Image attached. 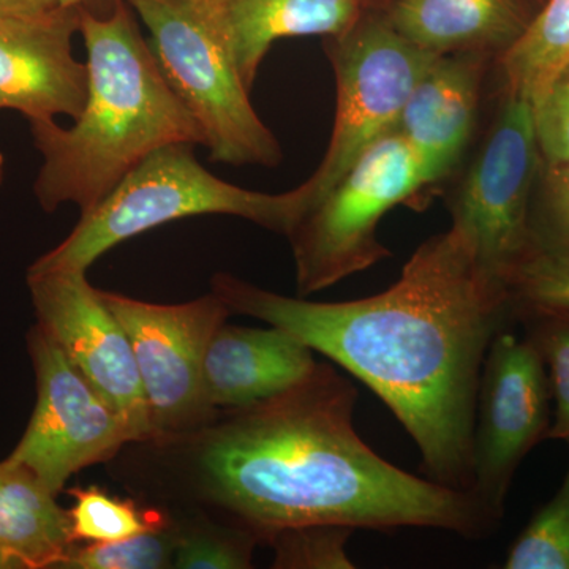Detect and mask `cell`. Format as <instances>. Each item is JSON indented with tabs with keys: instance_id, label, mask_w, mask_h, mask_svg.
<instances>
[{
	"instance_id": "obj_1",
	"label": "cell",
	"mask_w": 569,
	"mask_h": 569,
	"mask_svg": "<svg viewBox=\"0 0 569 569\" xmlns=\"http://www.w3.org/2000/svg\"><path fill=\"white\" fill-rule=\"evenodd\" d=\"M211 288L231 316L284 329L361 380L413 438L427 478L471 489L482 366L493 337L516 320L458 228L427 239L400 279L369 298H288L227 272Z\"/></svg>"
},
{
	"instance_id": "obj_2",
	"label": "cell",
	"mask_w": 569,
	"mask_h": 569,
	"mask_svg": "<svg viewBox=\"0 0 569 569\" xmlns=\"http://www.w3.org/2000/svg\"><path fill=\"white\" fill-rule=\"evenodd\" d=\"M356 402L355 385L318 362L280 395L220 410L193 432L152 443L179 462L194 500L227 512L258 541L310 526L496 533L501 518L477 493L408 473L365 443Z\"/></svg>"
},
{
	"instance_id": "obj_3",
	"label": "cell",
	"mask_w": 569,
	"mask_h": 569,
	"mask_svg": "<svg viewBox=\"0 0 569 569\" xmlns=\"http://www.w3.org/2000/svg\"><path fill=\"white\" fill-rule=\"evenodd\" d=\"M80 33L89 71L84 110L69 129L56 119L29 121L43 157L33 193L47 212L67 203L91 211L156 149L171 142L203 146L127 0L108 17L81 10Z\"/></svg>"
},
{
	"instance_id": "obj_4",
	"label": "cell",
	"mask_w": 569,
	"mask_h": 569,
	"mask_svg": "<svg viewBox=\"0 0 569 569\" xmlns=\"http://www.w3.org/2000/svg\"><path fill=\"white\" fill-rule=\"evenodd\" d=\"M193 144L171 142L149 153L116 183L61 244L29 271L88 272L108 250L160 224L206 213L241 217L288 236L312 203L309 183L284 193L242 189L217 178L194 157Z\"/></svg>"
},
{
	"instance_id": "obj_5",
	"label": "cell",
	"mask_w": 569,
	"mask_h": 569,
	"mask_svg": "<svg viewBox=\"0 0 569 569\" xmlns=\"http://www.w3.org/2000/svg\"><path fill=\"white\" fill-rule=\"evenodd\" d=\"M151 33L153 54L203 134L211 162L274 168L282 148L250 102V91L200 0H127Z\"/></svg>"
},
{
	"instance_id": "obj_6",
	"label": "cell",
	"mask_w": 569,
	"mask_h": 569,
	"mask_svg": "<svg viewBox=\"0 0 569 569\" xmlns=\"http://www.w3.org/2000/svg\"><path fill=\"white\" fill-rule=\"evenodd\" d=\"M437 179L399 132L385 134L370 146L287 236L298 293L326 290L388 258L391 253L377 238L381 219Z\"/></svg>"
},
{
	"instance_id": "obj_7",
	"label": "cell",
	"mask_w": 569,
	"mask_h": 569,
	"mask_svg": "<svg viewBox=\"0 0 569 569\" xmlns=\"http://www.w3.org/2000/svg\"><path fill=\"white\" fill-rule=\"evenodd\" d=\"M542 167L533 102L508 92L496 126L452 201V227L467 239L481 274L508 295L518 266L533 253L530 212Z\"/></svg>"
},
{
	"instance_id": "obj_8",
	"label": "cell",
	"mask_w": 569,
	"mask_h": 569,
	"mask_svg": "<svg viewBox=\"0 0 569 569\" xmlns=\"http://www.w3.org/2000/svg\"><path fill=\"white\" fill-rule=\"evenodd\" d=\"M328 56L336 73V121L328 151L307 179L310 208L335 189L370 146L396 132L411 89L438 58L399 36L387 18L356 22L335 37Z\"/></svg>"
},
{
	"instance_id": "obj_9",
	"label": "cell",
	"mask_w": 569,
	"mask_h": 569,
	"mask_svg": "<svg viewBox=\"0 0 569 569\" xmlns=\"http://www.w3.org/2000/svg\"><path fill=\"white\" fill-rule=\"evenodd\" d=\"M132 343L151 419L152 441L171 440L200 429L219 411L204 397L201 367L206 347L231 316L209 293L183 305H153L100 290Z\"/></svg>"
},
{
	"instance_id": "obj_10",
	"label": "cell",
	"mask_w": 569,
	"mask_h": 569,
	"mask_svg": "<svg viewBox=\"0 0 569 569\" xmlns=\"http://www.w3.org/2000/svg\"><path fill=\"white\" fill-rule=\"evenodd\" d=\"M28 348L37 402L24 436L7 459L29 468L59 496L74 473L114 458L133 437L39 325L29 331Z\"/></svg>"
},
{
	"instance_id": "obj_11",
	"label": "cell",
	"mask_w": 569,
	"mask_h": 569,
	"mask_svg": "<svg viewBox=\"0 0 569 569\" xmlns=\"http://www.w3.org/2000/svg\"><path fill=\"white\" fill-rule=\"evenodd\" d=\"M550 425L545 362L526 337L503 329L490 343L479 380L470 489L501 519L516 471L548 438Z\"/></svg>"
},
{
	"instance_id": "obj_12",
	"label": "cell",
	"mask_w": 569,
	"mask_h": 569,
	"mask_svg": "<svg viewBox=\"0 0 569 569\" xmlns=\"http://www.w3.org/2000/svg\"><path fill=\"white\" fill-rule=\"evenodd\" d=\"M37 325L123 419L133 443L153 432L132 343L86 272L28 271Z\"/></svg>"
},
{
	"instance_id": "obj_13",
	"label": "cell",
	"mask_w": 569,
	"mask_h": 569,
	"mask_svg": "<svg viewBox=\"0 0 569 569\" xmlns=\"http://www.w3.org/2000/svg\"><path fill=\"white\" fill-rule=\"evenodd\" d=\"M81 7L28 18H0V110L28 121L84 110L89 91L86 62L73 54Z\"/></svg>"
},
{
	"instance_id": "obj_14",
	"label": "cell",
	"mask_w": 569,
	"mask_h": 569,
	"mask_svg": "<svg viewBox=\"0 0 569 569\" xmlns=\"http://www.w3.org/2000/svg\"><path fill=\"white\" fill-rule=\"evenodd\" d=\"M317 365L312 348L284 329L223 323L206 347L204 397L217 411L252 406L301 383Z\"/></svg>"
},
{
	"instance_id": "obj_15",
	"label": "cell",
	"mask_w": 569,
	"mask_h": 569,
	"mask_svg": "<svg viewBox=\"0 0 569 569\" xmlns=\"http://www.w3.org/2000/svg\"><path fill=\"white\" fill-rule=\"evenodd\" d=\"M249 91L261 62L284 37H340L359 21L361 0H200Z\"/></svg>"
},
{
	"instance_id": "obj_16",
	"label": "cell",
	"mask_w": 569,
	"mask_h": 569,
	"mask_svg": "<svg viewBox=\"0 0 569 569\" xmlns=\"http://www.w3.org/2000/svg\"><path fill=\"white\" fill-rule=\"evenodd\" d=\"M478 88L475 63L438 56L408 96L396 132L421 153L438 179L458 163L473 133Z\"/></svg>"
},
{
	"instance_id": "obj_17",
	"label": "cell",
	"mask_w": 569,
	"mask_h": 569,
	"mask_svg": "<svg viewBox=\"0 0 569 569\" xmlns=\"http://www.w3.org/2000/svg\"><path fill=\"white\" fill-rule=\"evenodd\" d=\"M387 21L403 39L437 56L507 51L530 22L518 0H399Z\"/></svg>"
},
{
	"instance_id": "obj_18",
	"label": "cell",
	"mask_w": 569,
	"mask_h": 569,
	"mask_svg": "<svg viewBox=\"0 0 569 569\" xmlns=\"http://www.w3.org/2000/svg\"><path fill=\"white\" fill-rule=\"evenodd\" d=\"M56 498L29 468L0 462V549L22 569L58 568L77 545Z\"/></svg>"
},
{
	"instance_id": "obj_19",
	"label": "cell",
	"mask_w": 569,
	"mask_h": 569,
	"mask_svg": "<svg viewBox=\"0 0 569 569\" xmlns=\"http://www.w3.org/2000/svg\"><path fill=\"white\" fill-rule=\"evenodd\" d=\"M569 62V0H546L526 31L503 52L508 92L533 100Z\"/></svg>"
},
{
	"instance_id": "obj_20",
	"label": "cell",
	"mask_w": 569,
	"mask_h": 569,
	"mask_svg": "<svg viewBox=\"0 0 569 569\" xmlns=\"http://www.w3.org/2000/svg\"><path fill=\"white\" fill-rule=\"evenodd\" d=\"M71 533L77 542H107L133 537L170 522L171 516L138 507L133 500L110 496L96 488L70 489Z\"/></svg>"
},
{
	"instance_id": "obj_21",
	"label": "cell",
	"mask_w": 569,
	"mask_h": 569,
	"mask_svg": "<svg viewBox=\"0 0 569 569\" xmlns=\"http://www.w3.org/2000/svg\"><path fill=\"white\" fill-rule=\"evenodd\" d=\"M178 530L173 519L157 529L107 542H77L61 569H162L174 563Z\"/></svg>"
},
{
	"instance_id": "obj_22",
	"label": "cell",
	"mask_w": 569,
	"mask_h": 569,
	"mask_svg": "<svg viewBox=\"0 0 569 569\" xmlns=\"http://www.w3.org/2000/svg\"><path fill=\"white\" fill-rule=\"evenodd\" d=\"M503 568L569 569V466L556 496L512 542Z\"/></svg>"
},
{
	"instance_id": "obj_23",
	"label": "cell",
	"mask_w": 569,
	"mask_h": 569,
	"mask_svg": "<svg viewBox=\"0 0 569 569\" xmlns=\"http://www.w3.org/2000/svg\"><path fill=\"white\" fill-rule=\"evenodd\" d=\"M523 337L538 351L548 372L552 395V425L549 440L569 445V316L531 312L516 318Z\"/></svg>"
},
{
	"instance_id": "obj_24",
	"label": "cell",
	"mask_w": 569,
	"mask_h": 569,
	"mask_svg": "<svg viewBox=\"0 0 569 569\" xmlns=\"http://www.w3.org/2000/svg\"><path fill=\"white\" fill-rule=\"evenodd\" d=\"M176 522V520H174ZM174 568L247 569L252 567L258 539L241 527H220L201 520L176 522Z\"/></svg>"
},
{
	"instance_id": "obj_25",
	"label": "cell",
	"mask_w": 569,
	"mask_h": 569,
	"mask_svg": "<svg viewBox=\"0 0 569 569\" xmlns=\"http://www.w3.org/2000/svg\"><path fill=\"white\" fill-rule=\"evenodd\" d=\"M512 316L549 312L569 316V254L533 252L508 283Z\"/></svg>"
},
{
	"instance_id": "obj_26",
	"label": "cell",
	"mask_w": 569,
	"mask_h": 569,
	"mask_svg": "<svg viewBox=\"0 0 569 569\" xmlns=\"http://www.w3.org/2000/svg\"><path fill=\"white\" fill-rule=\"evenodd\" d=\"M541 181L530 212L533 252L569 254V162L542 163Z\"/></svg>"
},
{
	"instance_id": "obj_27",
	"label": "cell",
	"mask_w": 569,
	"mask_h": 569,
	"mask_svg": "<svg viewBox=\"0 0 569 569\" xmlns=\"http://www.w3.org/2000/svg\"><path fill=\"white\" fill-rule=\"evenodd\" d=\"M351 529L336 526L299 527L280 531L269 541L276 568H353L346 545Z\"/></svg>"
},
{
	"instance_id": "obj_28",
	"label": "cell",
	"mask_w": 569,
	"mask_h": 569,
	"mask_svg": "<svg viewBox=\"0 0 569 569\" xmlns=\"http://www.w3.org/2000/svg\"><path fill=\"white\" fill-rule=\"evenodd\" d=\"M531 102L542 163L569 162V62Z\"/></svg>"
},
{
	"instance_id": "obj_29",
	"label": "cell",
	"mask_w": 569,
	"mask_h": 569,
	"mask_svg": "<svg viewBox=\"0 0 569 569\" xmlns=\"http://www.w3.org/2000/svg\"><path fill=\"white\" fill-rule=\"evenodd\" d=\"M81 7V0H0V18H28Z\"/></svg>"
},
{
	"instance_id": "obj_30",
	"label": "cell",
	"mask_w": 569,
	"mask_h": 569,
	"mask_svg": "<svg viewBox=\"0 0 569 569\" xmlns=\"http://www.w3.org/2000/svg\"><path fill=\"white\" fill-rule=\"evenodd\" d=\"M119 0H81V10L96 17H108L118 6Z\"/></svg>"
},
{
	"instance_id": "obj_31",
	"label": "cell",
	"mask_w": 569,
	"mask_h": 569,
	"mask_svg": "<svg viewBox=\"0 0 569 569\" xmlns=\"http://www.w3.org/2000/svg\"><path fill=\"white\" fill-rule=\"evenodd\" d=\"M0 569H22L20 561L14 560L6 550L0 549Z\"/></svg>"
},
{
	"instance_id": "obj_32",
	"label": "cell",
	"mask_w": 569,
	"mask_h": 569,
	"mask_svg": "<svg viewBox=\"0 0 569 569\" xmlns=\"http://www.w3.org/2000/svg\"><path fill=\"white\" fill-rule=\"evenodd\" d=\"M3 173H6V159H3V153L0 151V183L3 181Z\"/></svg>"
}]
</instances>
